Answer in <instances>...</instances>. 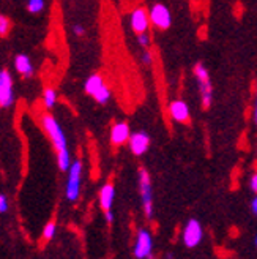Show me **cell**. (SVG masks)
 Segmentation results:
<instances>
[{
	"instance_id": "1",
	"label": "cell",
	"mask_w": 257,
	"mask_h": 259,
	"mask_svg": "<svg viewBox=\"0 0 257 259\" xmlns=\"http://www.w3.org/2000/svg\"><path fill=\"white\" fill-rule=\"evenodd\" d=\"M40 123H41L44 133L47 135L50 144H53V147L56 150L59 169L62 172H68L73 160H71V153H70V149H68V139H67L65 132H63L62 125L59 123V120L54 117V115L49 114V112L41 115Z\"/></svg>"
},
{
	"instance_id": "2",
	"label": "cell",
	"mask_w": 257,
	"mask_h": 259,
	"mask_svg": "<svg viewBox=\"0 0 257 259\" xmlns=\"http://www.w3.org/2000/svg\"><path fill=\"white\" fill-rule=\"evenodd\" d=\"M137 187H139V198L140 207L145 220L151 222L155 217V202H153V185H151V176L145 167H139L137 172Z\"/></svg>"
},
{
	"instance_id": "3",
	"label": "cell",
	"mask_w": 257,
	"mask_h": 259,
	"mask_svg": "<svg viewBox=\"0 0 257 259\" xmlns=\"http://www.w3.org/2000/svg\"><path fill=\"white\" fill-rule=\"evenodd\" d=\"M82 174H84V164L81 160H74L68 169L67 184H65V199L68 202H78L81 198V188H82Z\"/></svg>"
},
{
	"instance_id": "4",
	"label": "cell",
	"mask_w": 257,
	"mask_h": 259,
	"mask_svg": "<svg viewBox=\"0 0 257 259\" xmlns=\"http://www.w3.org/2000/svg\"><path fill=\"white\" fill-rule=\"evenodd\" d=\"M194 76H196V81L199 85V94H200V101H202V108L203 109H209L213 103V84H212V77L210 73L207 70V67L199 62L194 65Z\"/></svg>"
},
{
	"instance_id": "5",
	"label": "cell",
	"mask_w": 257,
	"mask_h": 259,
	"mask_svg": "<svg viewBox=\"0 0 257 259\" xmlns=\"http://www.w3.org/2000/svg\"><path fill=\"white\" fill-rule=\"evenodd\" d=\"M133 254L136 259L153 257V236L147 228H139L133 243Z\"/></svg>"
},
{
	"instance_id": "6",
	"label": "cell",
	"mask_w": 257,
	"mask_h": 259,
	"mask_svg": "<svg viewBox=\"0 0 257 259\" xmlns=\"http://www.w3.org/2000/svg\"><path fill=\"white\" fill-rule=\"evenodd\" d=\"M203 240V228L197 218H189L182 229V242L186 248H197Z\"/></svg>"
},
{
	"instance_id": "7",
	"label": "cell",
	"mask_w": 257,
	"mask_h": 259,
	"mask_svg": "<svg viewBox=\"0 0 257 259\" xmlns=\"http://www.w3.org/2000/svg\"><path fill=\"white\" fill-rule=\"evenodd\" d=\"M15 105L13 76L8 70H0V108L8 109Z\"/></svg>"
},
{
	"instance_id": "8",
	"label": "cell",
	"mask_w": 257,
	"mask_h": 259,
	"mask_svg": "<svg viewBox=\"0 0 257 259\" xmlns=\"http://www.w3.org/2000/svg\"><path fill=\"white\" fill-rule=\"evenodd\" d=\"M148 16H150L151 25H155V27L160 29V30L169 29L171 24H172L171 11H169L168 7L163 5V4H155V5H153L150 8V11H148Z\"/></svg>"
},
{
	"instance_id": "9",
	"label": "cell",
	"mask_w": 257,
	"mask_h": 259,
	"mask_svg": "<svg viewBox=\"0 0 257 259\" xmlns=\"http://www.w3.org/2000/svg\"><path fill=\"white\" fill-rule=\"evenodd\" d=\"M150 142H151V139L147 132H134V133H131L130 141H128V147H130V152L134 155V157H142L144 153L148 152Z\"/></svg>"
},
{
	"instance_id": "10",
	"label": "cell",
	"mask_w": 257,
	"mask_h": 259,
	"mask_svg": "<svg viewBox=\"0 0 257 259\" xmlns=\"http://www.w3.org/2000/svg\"><path fill=\"white\" fill-rule=\"evenodd\" d=\"M111 144L114 147H122L128 144V141L131 138V128L126 122H115L111 126Z\"/></svg>"
},
{
	"instance_id": "11",
	"label": "cell",
	"mask_w": 257,
	"mask_h": 259,
	"mask_svg": "<svg viewBox=\"0 0 257 259\" xmlns=\"http://www.w3.org/2000/svg\"><path fill=\"white\" fill-rule=\"evenodd\" d=\"M130 25H131V30L136 35L147 33L148 29H150V25H151L148 11H145L144 8H136L130 15Z\"/></svg>"
},
{
	"instance_id": "12",
	"label": "cell",
	"mask_w": 257,
	"mask_h": 259,
	"mask_svg": "<svg viewBox=\"0 0 257 259\" xmlns=\"http://www.w3.org/2000/svg\"><path fill=\"white\" fill-rule=\"evenodd\" d=\"M169 115L177 123H188L191 119V111L185 100H174L169 103Z\"/></svg>"
},
{
	"instance_id": "13",
	"label": "cell",
	"mask_w": 257,
	"mask_h": 259,
	"mask_svg": "<svg viewBox=\"0 0 257 259\" xmlns=\"http://www.w3.org/2000/svg\"><path fill=\"white\" fill-rule=\"evenodd\" d=\"M114 201H115V185L112 182L105 184L99 188L98 193V202L102 212H109L114 207Z\"/></svg>"
},
{
	"instance_id": "14",
	"label": "cell",
	"mask_w": 257,
	"mask_h": 259,
	"mask_svg": "<svg viewBox=\"0 0 257 259\" xmlns=\"http://www.w3.org/2000/svg\"><path fill=\"white\" fill-rule=\"evenodd\" d=\"M15 70L24 76V77H32L35 74V67H33V63L30 60L29 56H25V54H18L15 57Z\"/></svg>"
},
{
	"instance_id": "15",
	"label": "cell",
	"mask_w": 257,
	"mask_h": 259,
	"mask_svg": "<svg viewBox=\"0 0 257 259\" xmlns=\"http://www.w3.org/2000/svg\"><path fill=\"white\" fill-rule=\"evenodd\" d=\"M105 85H106L105 77H102L101 74H98V73H93V74H90L87 77V81L84 84V90H85L87 95H90V97L93 98Z\"/></svg>"
},
{
	"instance_id": "16",
	"label": "cell",
	"mask_w": 257,
	"mask_h": 259,
	"mask_svg": "<svg viewBox=\"0 0 257 259\" xmlns=\"http://www.w3.org/2000/svg\"><path fill=\"white\" fill-rule=\"evenodd\" d=\"M43 105H44V108L46 109H53L56 105H57V100H59V95H57V92H56V89H53V87H46L44 90H43Z\"/></svg>"
},
{
	"instance_id": "17",
	"label": "cell",
	"mask_w": 257,
	"mask_h": 259,
	"mask_svg": "<svg viewBox=\"0 0 257 259\" xmlns=\"http://www.w3.org/2000/svg\"><path fill=\"white\" fill-rule=\"evenodd\" d=\"M56 234H57V223H56V222H49V223H46L44 228H43V234H41L43 240H46V242L53 240V239L56 237Z\"/></svg>"
},
{
	"instance_id": "18",
	"label": "cell",
	"mask_w": 257,
	"mask_h": 259,
	"mask_svg": "<svg viewBox=\"0 0 257 259\" xmlns=\"http://www.w3.org/2000/svg\"><path fill=\"white\" fill-rule=\"evenodd\" d=\"M46 7V0H27V11L32 15L41 13Z\"/></svg>"
},
{
	"instance_id": "19",
	"label": "cell",
	"mask_w": 257,
	"mask_h": 259,
	"mask_svg": "<svg viewBox=\"0 0 257 259\" xmlns=\"http://www.w3.org/2000/svg\"><path fill=\"white\" fill-rule=\"evenodd\" d=\"M11 30V22L7 16L0 13V36H7Z\"/></svg>"
},
{
	"instance_id": "20",
	"label": "cell",
	"mask_w": 257,
	"mask_h": 259,
	"mask_svg": "<svg viewBox=\"0 0 257 259\" xmlns=\"http://www.w3.org/2000/svg\"><path fill=\"white\" fill-rule=\"evenodd\" d=\"M137 45H139L140 49H150L151 38H150L148 32H147V33H140V35H137Z\"/></svg>"
},
{
	"instance_id": "21",
	"label": "cell",
	"mask_w": 257,
	"mask_h": 259,
	"mask_svg": "<svg viewBox=\"0 0 257 259\" xmlns=\"http://www.w3.org/2000/svg\"><path fill=\"white\" fill-rule=\"evenodd\" d=\"M140 62L147 65V67H150L153 63V54L150 49H140Z\"/></svg>"
},
{
	"instance_id": "22",
	"label": "cell",
	"mask_w": 257,
	"mask_h": 259,
	"mask_svg": "<svg viewBox=\"0 0 257 259\" xmlns=\"http://www.w3.org/2000/svg\"><path fill=\"white\" fill-rule=\"evenodd\" d=\"M8 212V199L5 194L0 193V213H7Z\"/></svg>"
},
{
	"instance_id": "23",
	"label": "cell",
	"mask_w": 257,
	"mask_h": 259,
	"mask_svg": "<svg viewBox=\"0 0 257 259\" xmlns=\"http://www.w3.org/2000/svg\"><path fill=\"white\" fill-rule=\"evenodd\" d=\"M249 188L254 194H257V171L252 172V176L249 177Z\"/></svg>"
},
{
	"instance_id": "24",
	"label": "cell",
	"mask_w": 257,
	"mask_h": 259,
	"mask_svg": "<svg viewBox=\"0 0 257 259\" xmlns=\"http://www.w3.org/2000/svg\"><path fill=\"white\" fill-rule=\"evenodd\" d=\"M73 33H74L76 36H84V35H85V29H84V25H81V24H76V25H73Z\"/></svg>"
},
{
	"instance_id": "25",
	"label": "cell",
	"mask_w": 257,
	"mask_h": 259,
	"mask_svg": "<svg viewBox=\"0 0 257 259\" xmlns=\"http://www.w3.org/2000/svg\"><path fill=\"white\" fill-rule=\"evenodd\" d=\"M105 213V220H106V223L108 225H112L114 223V220H115V215H114V212L112 210H109V212H102Z\"/></svg>"
},
{
	"instance_id": "26",
	"label": "cell",
	"mask_w": 257,
	"mask_h": 259,
	"mask_svg": "<svg viewBox=\"0 0 257 259\" xmlns=\"http://www.w3.org/2000/svg\"><path fill=\"white\" fill-rule=\"evenodd\" d=\"M252 119H254V123L257 126V84H255V101H254V114H252Z\"/></svg>"
},
{
	"instance_id": "27",
	"label": "cell",
	"mask_w": 257,
	"mask_h": 259,
	"mask_svg": "<svg viewBox=\"0 0 257 259\" xmlns=\"http://www.w3.org/2000/svg\"><path fill=\"white\" fill-rule=\"evenodd\" d=\"M251 212L257 217V194L252 198V201H251Z\"/></svg>"
},
{
	"instance_id": "28",
	"label": "cell",
	"mask_w": 257,
	"mask_h": 259,
	"mask_svg": "<svg viewBox=\"0 0 257 259\" xmlns=\"http://www.w3.org/2000/svg\"><path fill=\"white\" fill-rule=\"evenodd\" d=\"M254 247H255V248H257V236H255V237H254Z\"/></svg>"
}]
</instances>
